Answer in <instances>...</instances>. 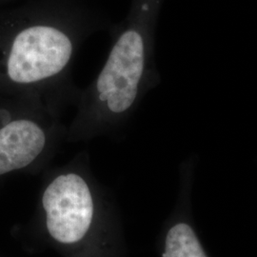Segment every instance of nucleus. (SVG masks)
<instances>
[{"instance_id":"4","label":"nucleus","mask_w":257,"mask_h":257,"mask_svg":"<svg viewBox=\"0 0 257 257\" xmlns=\"http://www.w3.org/2000/svg\"><path fill=\"white\" fill-rule=\"evenodd\" d=\"M63 112L45 102L0 94V182L42 175L67 143Z\"/></svg>"},{"instance_id":"6","label":"nucleus","mask_w":257,"mask_h":257,"mask_svg":"<svg viewBox=\"0 0 257 257\" xmlns=\"http://www.w3.org/2000/svg\"><path fill=\"white\" fill-rule=\"evenodd\" d=\"M20 1H24V0H0V8L9 6V5L18 3V2H20Z\"/></svg>"},{"instance_id":"3","label":"nucleus","mask_w":257,"mask_h":257,"mask_svg":"<svg viewBox=\"0 0 257 257\" xmlns=\"http://www.w3.org/2000/svg\"><path fill=\"white\" fill-rule=\"evenodd\" d=\"M161 3L132 0L126 17L111 23L110 51L98 74L81 90L67 143L118 139L144 97L159 84L156 29Z\"/></svg>"},{"instance_id":"2","label":"nucleus","mask_w":257,"mask_h":257,"mask_svg":"<svg viewBox=\"0 0 257 257\" xmlns=\"http://www.w3.org/2000/svg\"><path fill=\"white\" fill-rule=\"evenodd\" d=\"M28 248L59 257H128L119 205L110 188L94 175L90 154L49 167L34 216L25 227Z\"/></svg>"},{"instance_id":"1","label":"nucleus","mask_w":257,"mask_h":257,"mask_svg":"<svg viewBox=\"0 0 257 257\" xmlns=\"http://www.w3.org/2000/svg\"><path fill=\"white\" fill-rule=\"evenodd\" d=\"M111 20L86 0H24L0 8V94L40 99L64 112L75 107L74 59Z\"/></svg>"},{"instance_id":"5","label":"nucleus","mask_w":257,"mask_h":257,"mask_svg":"<svg viewBox=\"0 0 257 257\" xmlns=\"http://www.w3.org/2000/svg\"><path fill=\"white\" fill-rule=\"evenodd\" d=\"M191 174V169H181L179 203L160 233L159 252L161 257H210L186 212Z\"/></svg>"}]
</instances>
